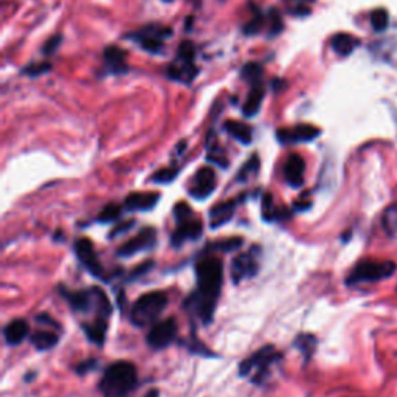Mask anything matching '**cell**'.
<instances>
[{"label":"cell","instance_id":"7bdbcfd3","mask_svg":"<svg viewBox=\"0 0 397 397\" xmlns=\"http://www.w3.org/2000/svg\"><path fill=\"white\" fill-rule=\"evenodd\" d=\"M165 2H173V0H165Z\"/></svg>","mask_w":397,"mask_h":397},{"label":"cell","instance_id":"52a82bcc","mask_svg":"<svg viewBox=\"0 0 397 397\" xmlns=\"http://www.w3.org/2000/svg\"><path fill=\"white\" fill-rule=\"evenodd\" d=\"M396 264L393 261H382V260H365L356 264L354 269L346 278V284L357 286L365 284V282H377L387 280L394 275Z\"/></svg>","mask_w":397,"mask_h":397},{"label":"cell","instance_id":"8992f818","mask_svg":"<svg viewBox=\"0 0 397 397\" xmlns=\"http://www.w3.org/2000/svg\"><path fill=\"white\" fill-rule=\"evenodd\" d=\"M168 306V295L162 291L149 292L138 298L130 311V321L134 326L144 327L154 325L157 318L165 312Z\"/></svg>","mask_w":397,"mask_h":397},{"label":"cell","instance_id":"6da1fadb","mask_svg":"<svg viewBox=\"0 0 397 397\" xmlns=\"http://www.w3.org/2000/svg\"><path fill=\"white\" fill-rule=\"evenodd\" d=\"M197 289L185 301L193 317H196L202 325H210L216 312V306L224 284V267L217 256H204L196 264Z\"/></svg>","mask_w":397,"mask_h":397},{"label":"cell","instance_id":"ffe728a7","mask_svg":"<svg viewBox=\"0 0 397 397\" xmlns=\"http://www.w3.org/2000/svg\"><path fill=\"white\" fill-rule=\"evenodd\" d=\"M264 93H266V89L261 83H256L251 86V90L249 93L247 99H245V104L242 106V113L245 117H255L258 112H260L261 106H262V99H264Z\"/></svg>","mask_w":397,"mask_h":397},{"label":"cell","instance_id":"7c38bea8","mask_svg":"<svg viewBox=\"0 0 397 397\" xmlns=\"http://www.w3.org/2000/svg\"><path fill=\"white\" fill-rule=\"evenodd\" d=\"M155 241H157L155 230L153 229V226H146V229H143L137 236H134L132 239H129L128 242L123 244L122 247L118 249L117 255L122 258H130L137 253H140V251L151 250L155 245Z\"/></svg>","mask_w":397,"mask_h":397},{"label":"cell","instance_id":"f1b7e54d","mask_svg":"<svg viewBox=\"0 0 397 397\" xmlns=\"http://www.w3.org/2000/svg\"><path fill=\"white\" fill-rule=\"evenodd\" d=\"M194 58H196V46L191 41L182 42L177 50V61L184 64H194Z\"/></svg>","mask_w":397,"mask_h":397},{"label":"cell","instance_id":"f546056e","mask_svg":"<svg viewBox=\"0 0 397 397\" xmlns=\"http://www.w3.org/2000/svg\"><path fill=\"white\" fill-rule=\"evenodd\" d=\"M241 77L242 79L249 81L251 86L260 83L262 77V67L260 64H256V62H249V64L244 66V68L241 70Z\"/></svg>","mask_w":397,"mask_h":397},{"label":"cell","instance_id":"4316f807","mask_svg":"<svg viewBox=\"0 0 397 397\" xmlns=\"http://www.w3.org/2000/svg\"><path fill=\"white\" fill-rule=\"evenodd\" d=\"M382 226L388 236L397 238V204L389 205L383 213Z\"/></svg>","mask_w":397,"mask_h":397},{"label":"cell","instance_id":"b9f144b4","mask_svg":"<svg viewBox=\"0 0 397 397\" xmlns=\"http://www.w3.org/2000/svg\"><path fill=\"white\" fill-rule=\"evenodd\" d=\"M144 397H160V393H159V389H151V391H148Z\"/></svg>","mask_w":397,"mask_h":397},{"label":"cell","instance_id":"30bf717a","mask_svg":"<svg viewBox=\"0 0 397 397\" xmlns=\"http://www.w3.org/2000/svg\"><path fill=\"white\" fill-rule=\"evenodd\" d=\"M216 185H217L216 173H214L213 168L205 166L200 168L199 171L194 174L188 191H190V196L196 200H205L211 196L214 190H216Z\"/></svg>","mask_w":397,"mask_h":397},{"label":"cell","instance_id":"2e32d148","mask_svg":"<svg viewBox=\"0 0 397 397\" xmlns=\"http://www.w3.org/2000/svg\"><path fill=\"white\" fill-rule=\"evenodd\" d=\"M160 200L159 193H132L124 200L126 211H151Z\"/></svg>","mask_w":397,"mask_h":397},{"label":"cell","instance_id":"836d02e7","mask_svg":"<svg viewBox=\"0 0 397 397\" xmlns=\"http://www.w3.org/2000/svg\"><path fill=\"white\" fill-rule=\"evenodd\" d=\"M242 247V239L241 238H231V239H225V241H219L213 244V249L220 250V251H235L238 249Z\"/></svg>","mask_w":397,"mask_h":397},{"label":"cell","instance_id":"d6a6232c","mask_svg":"<svg viewBox=\"0 0 397 397\" xmlns=\"http://www.w3.org/2000/svg\"><path fill=\"white\" fill-rule=\"evenodd\" d=\"M119 214H122V208L115 204H109L103 208V211L99 213L98 216V222L101 224H109L112 220H115L119 217Z\"/></svg>","mask_w":397,"mask_h":397},{"label":"cell","instance_id":"f35d334b","mask_svg":"<svg viewBox=\"0 0 397 397\" xmlns=\"http://www.w3.org/2000/svg\"><path fill=\"white\" fill-rule=\"evenodd\" d=\"M61 41H62V36L50 37V39H48L46 43H43V47H42V53H43V55H52V53H55L56 50H58Z\"/></svg>","mask_w":397,"mask_h":397},{"label":"cell","instance_id":"9a60e30c","mask_svg":"<svg viewBox=\"0 0 397 397\" xmlns=\"http://www.w3.org/2000/svg\"><path fill=\"white\" fill-rule=\"evenodd\" d=\"M306 163L304 159L298 154H292L289 157L284 166V179L291 188H301L304 184Z\"/></svg>","mask_w":397,"mask_h":397},{"label":"cell","instance_id":"277c9868","mask_svg":"<svg viewBox=\"0 0 397 397\" xmlns=\"http://www.w3.org/2000/svg\"><path fill=\"white\" fill-rule=\"evenodd\" d=\"M281 358L282 354L275 346H262L253 356H250L241 362V365H239V376L250 377V380L253 382L255 385H261V383L267 380L270 368L278 363Z\"/></svg>","mask_w":397,"mask_h":397},{"label":"cell","instance_id":"60d3db41","mask_svg":"<svg viewBox=\"0 0 397 397\" xmlns=\"http://www.w3.org/2000/svg\"><path fill=\"white\" fill-rule=\"evenodd\" d=\"M132 225H134V220H130V222H126V224H122L119 226H117L115 231L110 233V238H117L118 235H122L123 231H128V229H130Z\"/></svg>","mask_w":397,"mask_h":397},{"label":"cell","instance_id":"1f68e13d","mask_svg":"<svg viewBox=\"0 0 397 397\" xmlns=\"http://www.w3.org/2000/svg\"><path fill=\"white\" fill-rule=\"evenodd\" d=\"M264 25H266V17H264L260 11H256L253 19H251L250 22L245 23L244 33H245V35H250V36L258 35V33H260V31L262 30Z\"/></svg>","mask_w":397,"mask_h":397},{"label":"cell","instance_id":"ac0fdd59","mask_svg":"<svg viewBox=\"0 0 397 397\" xmlns=\"http://www.w3.org/2000/svg\"><path fill=\"white\" fill-rule=\"evenodd\" d=\"M28 332H30V326L25 320L19 318V320L11 321V323L6 325L3 329L5 342L12 346L21 345L25 340V337L28 336Z\"/></svg>","mask_w":397,"mask_h":397},{"label":"cell","instance_id":"d4e9b609","mask_svg":"<svg viewBox=\"0 0 397 397\" xmlns=\"http://www.w3.org/2000/svg\"><path fill=\"white\" fill-rule=\"evenodd\" d=\"M289 216V211L284 208H278L273 204V199L266 196L262 200V217L267 222H273V220H282Z\"/></svg>","mask_w":397,"mask_h":397},{"label":"cell","instance_id":"cb8c5ba5","mask_svg":"<svg viewBox=\"0 0 397 397\" xmlns=\"http://www.w3.org/2000/svg\"><path fill=\"white\" fill-rule=\"evenodd\" d=\"M30 342L37 351H48L58 345L59 336L53 331H37L31 336Z\"/></svg>","mask_w":397,"mask_h":397},{"label":"cell","instance_id":"5bb4252c","mask_svg":"<svg viewBox=\"0 0 397 397\" xmlns=\"http://www.w3.org/2000/svg\"><path fill=\"white\" fill-rule=\"evenodd\" d=\"M320 129L312 124H298L293 129H280L276 132V138L282 144L292 143H309L313 142L320 135Z\"/></svg>","mask_w":397,"mask_h":397},{"label":"cell","instance_id":"8fae6325","mask_svg":"<svg viewBox=\"0 0 397 397\" xmlns=\"http://www.w3.org/2000/svg\"><path fill=\"white\" fill-rule=\"evenodd\" d=\"M175 336H177V323L174 318H168L151 327L146 340L153 349H165L174 342Z\"/></svg>","mask_w":397,"mask_h":397},{"label":"cell","instance_id":"5b68a950","mask_svg":"<svg viewBox=\"0 0 397 397\" xmlns=\"http://www.w3.org/2000/svg\"><path fill=\"white\" fill-rule=\"evenodd\" d=\"M174 220H175V231L171 236L173 247L179 249L185 242L197 241L204 231V224L202 220L194 216L191 206L185 202H179L174 208Z\"/></svg>","mask_w":397,"mask_h":397},{"label":"cell","instance_id":"3957f363","mask_svg":"<svg viewBox=\"0 0 397 397\" xmlns=\"http://www.w3.org/2000/svg\"><path fill=\"white\" fill-rule=\"evenodd\" d=\"M137 385V369L130 362H115L104 371L99 391L104 397H126Z\"/></svg>","mask_w":397,"mask_h":397},{"label":"cell","instance_id":"9c48e42d","mask_svg":"<svg viewBox=\"0 0 397 397\" xmlns=\"http://www.w3.org/2000/svg\"><path fill=\"white\" fill-rule=\"evenodd\" d=\"M75 251H77L78 260L86 267L87 272L93 276H97V278H99V280L107 281L104 267L101 266V262L97 256L95 247H93L90 239H86V238L78 239L77 244H75Z\"/></svg>","mask_w":397,"mask_h":397},{"label":"cell","instance_id":"d6986e66","mask_svg":"<svg viewBox=\"0 0 397 397\" xmlns=\"http://www.w3.org/2000/svg\"><path fill=\"white\" fill-rule=\"evenodd\" d=\"M197 75V67L194 64H184V62L175 61L168 67V78L179 81V83H191Z\"/></svg>","mask_w":397,"mask_h":397},{"label":"cell","instance_id":"7a4b0ae2","mask_svg":"<svg viewBox=\"0 0 397 397\" xmlns=\"http://www.w3.org/2000/svg\"><path fill=\"white\" fill-rule=\"evenodd\" d=\"M61 295L67 300L73 312L81 315L93 313V318L90 321L109 320L110 317L112 304L109 298H107V295L101 291L99 287H89L77 292H68L66 289H62ZM87 323H89V321H87Z\"/></svg>","mask_w":397,"mask_h":397},{"label":"cell","instance_id":"8d00e7d4","mask_svg":"<svg viewBox=\"0 0 397 397\" xmlns=\"http://www.w3.org/2000/svg\"><path fill=\"white\" fill-rule=\"evenodd\" d=\"M97 368H98V360H97V358H87V360L78 363L77 368H75V371H77L78 376H86V374L92 373V371H95Z\"/></svg>","mask_w":397,"mask_h":397},{"label":"cell","instance_id":"d590c367","mask_svg":"<svg viewBox=\"0 0 397 397\" xmlns=\"http://www.w3.org/2000/svg\"><path fill=\"white\" fill-rule=\"evenodd\" d=\"M270 30H269V37H275L276 35H280L282 31V21H281V16L280 12L276 10L270 11Z\"/></svg>","mask_w":397,"mask_h":397},{"label":"cell","instance_id":"4dcf8cb0","mask_svg":"<svg viewBox=\"0 0 397 397\" xmlns=\"http://www.w3.org/2000/svg\"><path fill=\"white\" fill-rule=\"evenodd\" d=\"M179 174V168H165V169H160V171H157L153 177H151V182H154V184H171V182L177 177Z\"/></svg>","mask_w":397,"mask_h":397},{"label":"cell","instance_id":"44dd1931","mask_svg":"<svg viewBox=\"0 0 397 397\" xmlns=\"http://www.w3.org/2000/svg\"><path fill=\"white\" fill-rule=\"evenodd\" d=\"M124 59H126V53L117 46L107 47L104 50V61L113 73H126L128 72V67H126Z\"/></svg>","mask_w":397,"mask_h":397},{"label":"cell","instance_id":"7402d4cb","mask_svg":"<svg viewBox=\"0 0 397 397\" xmlns=\"http://www.w3.org/2000/svg\"><path fill=\"white\" fill-rule=\"evenodd\" d=\"M224 128L239 143L250 144L251 140H253V130H251L250 126H247L245 123L233 122V119H229V122H225Z\"/></svg>","mask_w":397,"mask_h":397},{"label":"cell","instance_id":"74e56055","mask_svg":"<svg viewBox=\"0 0 397 397\" xmlns=\"http://www.w3.org/2000/svg\"><path fill=\"white\" fill-rule=\"evenodd\" d=\"M50 68H52V66L47 64V62H35V64L25 68L23 73L28 75V77H39V75L48 72Z\"/></svg>","mask_w":397,"mask_h":397},{"label":"cell","instance_id":"e0dca14e","mask_svg":"<svg viewBox=\"0 0 397 397\" xmlns=\"http://www.w3.org/2000/svg\"><path fill=\"white\" fill-rule=\"evenodd\" d=\"M241 199H230L225 202H220V204L214 205L210 210V226L211 229H219L225 224H229L233 214L236 211V206L239 205Z\"/></svg>","mask_w":397,"mask_h":397},{"label":"cell","instance_id":"484cf974","mask_svg":"<svg viewBox=\"0 0 397 397\" xmlns=\"http://www.w3.org/2000/svg\"><path fill=\"white\" fill-rule=\"evenodd\" d=\"M293 346L298 348L301 354L306 357V360H309V358L312 357L315 348H317V338L311 336V333H300V336L295 338Z\"/></svg>","mask_w":397,"mask_h":397},{"label":"cell","instance_id":"ba28073f","mask_svg":"<svg viewBox=\"0 0 397 397\" xmlns=\"http://www.w3.org/2000/svg\"><path fill=\"white\" fill-rule=\"evenodd\" d=\"M256 253L258 249L253 247L250 251L238 255L235 260L231 261V280L235 284H241L244 280H250L256 276L258 270H260Z\"/></svg>","mask_w":397,"mask_h":397},{"label":"cell","instance_id":"603a6c76","mask_svg":"<svg viewBox=\"0 0 397 397\" xmlns=\"http://www.w3.org/2000/svg\"><path fill=\"white\" fill-rule=\"evenodd\" d=\"M357 46H358V41L356 39V37L351 35H346V33H338L331 39L332 50L340 56L351 55L352 52H354V48Z\"/></svg>","mask_w":397,"mask_h":397},{"label":"cell","instance_id":"4fadbf2b","mask_svg":"<svg viewBox=\"0 0 397 397\" xmlns=\"http://www.w3.org/2000/svg\"><path fill=\"white\" fill-rule=\"evenodd\" d=\"M171 35V30L165 27H146L142 31L135 33V37H130V39H135L143 50H146L149 53H160L163 50V39Z\"/></svg>","mask_w":397,"mask_h":397},{"label":"cell","instance_id":"ab89813d","mask_svg":"<svg viewBox=\"0 0 397 397\" xmlns=\"http://www.w3.org/2000/svg\"><path fill=\"white\" fill-rule=\"evenodd\" d=\"M153 266H154V262L153 261H149V262H144V264H142V266H138L134 272H132V278H138V276L140 275H143V273H146V272H149L151 269H153Z\"/></svg>","mask_w":397,"mask_h":397},{"label":"cell","instance_id":"e575fe53","mask_svg":"<svg viewBox=\"0 0 397 397\" xmlns=\"http://www.w3.org/2000/svg\"><path fill=\"white\" fill-rule=\"evenodd\" d=\"M371 23L377 31H382L387 28L388 25V14L385 10H376L373 14H371Z\"/></svg>","mask_w":397,"mask_h":397},{"label":"cell","instance_id":"83f0119b","mask_svg":"<svg viewBox=\"0 0 397 397\" xmlns=\"http://www.w3.org/2000/svg\"><path fill=\"white\" fill-rule=\"evenodd\" d=\"M258 171H260V159H258V155H253L250 160L244 163V166L241 169H239L236 180L244 184V182H249L253 175H256Z\"/></svg>","mask_w":397,"mask_h":397}]
</instances>
